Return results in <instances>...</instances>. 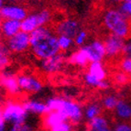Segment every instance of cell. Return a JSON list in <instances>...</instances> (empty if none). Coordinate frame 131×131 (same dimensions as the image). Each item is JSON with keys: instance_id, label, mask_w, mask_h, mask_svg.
I'll list each match as a JSON object with an SVG mask.
<instances>
[{"instance_id": "6da1fadb", "label": "cell", "mask_w": 131, "mask_h": 131, "mask_svg": "<svg viewBox=\"0 0 131 131\" xmlns=\"http://www.w3.org/2000/svg\"><path fill=\"white\" fill-rule=\"evenodd\" d=\"M30 46L39 59H48L58 54L61 50L59 40L47 27H39L31 32Z\"/></svg>"}, {"instance_id": "7a4b0ae2", "label": "cell", "mask_w": 131, "mask_h": 131, "mask_svg": "<svg viewBox=\"0 0 131 131\" xmlns=\"http://www.w3.org/2000/svg\"><path fill=\"white\" fill-rule=\"evenodd\" d=\"M105 24L112 33L123 38H131V16L122 11L109 10L105 16Z\"/></svg>"}, {"instance_id": "3957f363", "label": "cell", "mask_w": 131, "mask_h": 131, "mask_svg": "<svg viewBox=\"0 0 131 131\" xmlns=\"http://www.w3.org/2000/svg\"><path fill=\"white\" fill-rule=\"evenodd\" d=\"M48 107L51 110L59 111L67 119H71L73 122H78L82 117L81 108L77 104L64 99H50L47 104Z\"/></svg>"}, {"instance_id": "277c9868", "label": "cell", "mask_w": 131, "mask_h": 131, "mask_svg": "<svg viewBox=\"0 0 131 131\" xmlns=\"http://www.w3.org/2000/svg\"><path fill=\"white\" fill-rule=\"evenodd\" d=\"M104 45L105 49V54L110 58L122 59V57L125 55L124 49L126 45L124 43V39L114 33H111L106 38Z\"/></svg>"}, {"instance_id": "5b68a950", "label": "cell", "mask_w": 131, "mask_h": 131, "mask_svg": "<svg viewBox=\"0 0 131 131\" xmlns=\"http://www.w3.org/2000/svg\"><path fill=\"white\" fill-rule=\"evenodd\" d=\"M27 116V110L24 108L23 105L13 103H7L3 111V116L5 121H12L14 124H22L24 123Z\"/></svg>"}, {"instance_id": "8992f818", "label": "cell", "mask_w": 131, "mask_h": 131, "mask_svg": "<svg viewBox=\"0 0 131 131\" xmlns=\"http://www.w3.org/2000/svg\"><path fill=\"white\" fill-rule=\"evenodd\" d=\"M50 14L49 11L43 10L36 15L29 16L21 22V30L24 32L29 33L37 29L38 28L41 27L50 19Z\"/></svg>"}, {"instance_id": "52a82bcc", "label": "cell", "mask_w": 131, "mask_h": 131, "mask_svg": "<svg viewBox=\"0 0 131 131\" xmlns=\"http://www.w3.org/2000/svg\"><path fill=\"white\" fill-rule=\"evenodd\" d=\"M30 46V36L27 32L19 31L8 39V49L13 52H21Z\"/></svg>"}, {"instance_id": "ba28073f", "label": "cell", "mask_w": 131, "mask_h": 131, "mask_svg": "<svg viewBox=\"0 0 131 131\" xmlns=\"http://www.w3.org/2000/svg\"><path fill=\"white\" fill-rule=\"evenodd\" d=\"M18 85L22 90L29 93H37L42 88V83L36 77L28 74H20L18 76Z\"/></svg>"}, {"instance_id": "9c48e42d", "label": "cell", "mask_w": 131, "mask_h": 131, "mask_svg": "<svg viewBox=\"0 0 131 131\" xmlns=\"http://www.w3.org/2000/svg\"><path fill=\"white\" fill-rule=\"evenodd\" d=\"M28 11L21 7L10 6V7H3L0 8V17L4 19H15L23 20L26 18Z\"/></svg>"}, {"instance_id": "30bf717a", "label": "cell", "mask_w": 131, "mask_h": 131, "mask_svg": "<svg viewBox=\"0 0 131 131\" xmlns=\"http://www.w3.org/2000/svg\"><path fill=\"white\" fill-rule=\"evenodd\" d=\"M0 84L7 89V93L11 95H16L19 93L18 77L12 73L0 72Z\"/></svg>"}, {"instance_id": "8fae6325", "label": "cell", "mask_w": 131, "mask_h": 131, "mask_svg": "<svg viewBox=\"0 0 131 131\" xmlns=\"http://www.w3.org/2000/svg\"><path fill=\"white\" fill-rule=\"evenodd\" d=\"M66 120H67V118L61 113L56 111V110H51L50 112L42 114V126L48 131L54 126Z\"/></svg>"}, {"instance_id": "7c38bea8", "label": "cell", "mask_w": 131, "mask_h": 131, "mask_svg": "<svg viewBox=\"0 0 131 131\" xmlns=\"http://www.w3.org/2000/svg\"><path fill=\"white\" fill-rule=\"evenodd\" d=\"M79 27L74 20H65L58 24L56 27V32L59 36H65L68 38H74L78 33Z\"/></svg>"}, {"instance_id": "4fadbf2b", "label": "cell", "mask_w": 131, "mask_h": 131, "mask_svg": "<svg viewBox=\"0 0 131 131\" xmlns=\"http://www.w3.org/2000/svg\"><path fill=\"white\" fill-rule=\"evenodd\" d=\"M85 50L89 57V61H100L105 55V49L103 42L101 41H94L92 44L84 47Z\"/></svg>"}, {"instance_id": "5bb4252c", "label": "cell", "mask_w": 131, "mask_h": 131, "mask_svg": "<svg viewBox=\"0 0 131 131\" xmlns=\"http://www.w3.org/2000/svg\"><path fill=\"white\" fill-rule=\"evenodd\" d=\"M1 29L5 37L9 39L19 32V29H21V22L15 19H4Z\"/></svg>"}, {"instance_id": "9a60e30c", "label": "cell", "mask_w": 131, "mask_h": 131, "mask_svg": "<svg viewBox=\"0 0 131 131\" xmlns=\"http://www.w3.org/2000/svg\"><path fill=\"white\" fill-rule=\"evenodd\" d=\"M63 61H64L63 56L58 53V54L50 57V58L44 60L43 63H42V67L47 72H57L61 67V65L63 63Z\"/></svg>"}, {"instance_id": "2e32d148", "label": "cell", "mask_w": 131, "mask_h": 131, "mask_svg": "<svg viewBox=\"0 0 131 131\" xmlns=\"http://www.w3.org/2000/svg\"><path fill=\"white\" fill-rule=\"evenodd\" d=\"M89 57L84 48L74 52L69 58V62L77 65H86L89 62Z\"/></svg>"}, {"instance_id": "e0dca14e", "label": "cell", "mask_w": 131, "mask_h": 131, "mask_svg": "<svg viewBox=\"0 0 131 131\" xmlns=\"http://www.w3.org/2000/svg\"><path fill=\"white\" fill-rule=\"evenodd\" d=\"M106 127H108L106 120L101 116H95L92 118L86 124V131H99Z\"/></svg>"}, {"instance_id": "ac0fdd59", "label": "cell", "mask_w": 131, "mask_h": 131, "mask_svg": "<svg viewBox=\"0 0 131 131\" xmlns=\"http://www.w3.org/2000/svg\"><path fill=\"white\" fill-rule=\"evenodd\" d=\"M89 74L94 76L98 81H104L105 78V72L104 70L103 65L100 63V61H94L91 63L89 67Z\"/></svg>"}, {"instance_id": "d6986e66", "label": "cell", "mask_w": 131, "mask_h": 131, "mask_svg": "<svg viewBox=\"0 0 131 131\" xmlns=\"http://www.w3.org/2000/svg\"><path fill=\"white\" fill-rule=\"evenodd\" d=\"M23 106L27 111L33 112V113L44 114L50 111L48 105L39 103V102H27V103L23 104Z\"/></svg>"}, {"instance_id": "ffe728a7", "label": "cell", "mask_w": 131, "mask_h": 131, "mask_svg": "<svg viewBox=\"0 0 131 131\" xmlns=\"http://www.w3.org/2000/svg\"><path fill=\"white\" fill-rule=\"evenodd\" d=\"M10 63L9 57V49L4 44V42L0 41V72L4 70Z\"/></svg>"}, {"instance_id": "44dd1931", "label": "cell", "mask_w": 131, "mask_h": 131, "mask_svg": "<svg viewBox=\"0 0 131 131\" xmlns=\"http://www.w3.org/2000/svg\"><path fill=\"white\" fill-rule=\"evenodd\" d=\"M116 112L118 116L122 118H130L131 117V107L125 102H118L116 105Z\"/></svg>"}, {"instance_id": "7402d4cb", "label": "cell", "mask_w": 131, "mask_h": 131, "mask_svg": "<svg viewBox=\"0 0 131 131\" xmlns=\"http://www.w3.org/2000/svg\"><path fill=\"white\" fill-rule=\"evenodd\" d=\"M113 81L114 83L118 85H124L131 81V77L128 76L127 73L123 72L122 71H119V72H116L114 73Z\"/></svg>"}, {"instance_id": "603a6c76", "label": "cell", "mask_w": 131, "mask_h": 131, "mask_svg": "<svg viewBox=\"0 0 131 131\" xmlns=\"http://www.w3.org/2000/svg\"><path fill=\"white\" fill-rule=\"evenodd\" d=\"M117 68L131 77V57L122 58V59L119 60Z\"/></svg>"}, {"instance_id": "cb8c5ba5", "label": "cell", "mask_w": 131, "mask_h": 131, "mask_svg": "<svg viewBox=\"0 0 131 131\" xmlns=\"http://www.w3.org/2000/svg\"><path fill=\"white\" fill-rule=\"evenodd\" d=\"M118 102H119V101H118L116 97H114V96H108V97H106V98L105 99V101H104V105L105 106L106 109L111 110V109H114V108H116Z\"/></svg>"}, {"instance_id": "d4e9b609", "label": "cell", "mask_w": 131, "mask_h": 131, "mask_svg": "<svg viewBox=\"0 0 131 131\" xmlns=\"http://www.w3.org/2000/svg\"><path fill=\"white\" fill-rule=\"evenodd\" d=\"M58 40H59L60 48H61V50H65L66 49L69 48L71 43H72V39L65 37V36H60Z\"/></svg>"}, {"instance_id": "484cf974", "label": "cell", "mask_w": 131, "mask_h": 131, "mask_svg": "<svg viewBox=\"0 0 131 131\" xmlns=\"http://www.w3.org/2000/svg\"><path fill=\"white\" fill-rule=\"evenodd\" d=\"M100 113V108L96 105H93L90 107H88V109L86 110V116L88 118L92 119V118L97 116V115Z\"/></svg>"}, {"instance_id": "4316f807", "label": "cell", "mask_w": 131, "mask_h": 131, "mask_svg": "<svg viewBox=\"0 0 131 131\" xmlns=\"http://www.w3.org/2000/svg\"><path fill=\"white\" fill-rule=\"evenodd\" d=\"M70 130H71V125L66 122V121H64V122L60 123V124L51 127L49 131H70Z\"/></svg>"}, {"instance_id": "83f0119b", "label": "cell", "mask_w": 131, "mask_h": 131, "mask_svg": "<svg viewBox=\"0 0 131 131\" xmlns=\"http://www.w3.org/2000/svg\"><path fill=\"white\" fill-rule=\"evenodd\" d=\"M11 131H32L28 126L25 125L24 123L22 124H14V127H12Z\"/></svg>"}, {"instance_id": "f1b7e54d", "label": "cell", "mask_w": 131, "mask_h": 131, "mask_svg": "<svg viewBox=\"0 0 131 131\" xmlns=\"http://www.w3.org/2000/svg\"><path fill=\"white\" fill-rule=\"evenodd\" d=\"M85 38H86V33H85L84 31H82V32L79 33L78 36H77V39H76L77 45H81V44H83V41H84Z\"/></svg>"}, {"instance_id": "f546056e", "label": "cell", "mask_w": 131, "mask_h": 131, "mask_svg": "<svg viewBox=\"0 0 131 131\" xmlns=\"http://www.w3.org/2000/svg\"><path fill=\"white\" fill-rule=\"evenodd\" d=\"M115 131H131V127L127 126V124H120L116 126Z\"/></svg>"}, {"instance_id": "4dcf8cb0", "label": "cell", "mask_w": 131, "mask_h": 131, "mask_svg": "<svg viewBox=\"0 0 131 131\" xmlns=\"http://www.w3.org/2000/svg\"><path fill=\"white\" fill-rule=\"evenodd\" d=\"M122 10L123 12L127 14H129L131 16V3L129 2H126L122 5Z\"/></svg>"}, {"instance_id": "1f68e13d", "label": "cell", "mask_w": 131, "mask_h": 131, "mask_svg": "<svg viewBox=\"0 0 131 131\" xmlns=\"http://www.w3.org/2000/svg\"><path fill=\"white\" fill-rule=\"evenodd\" d=\"M124 54L125 55H129V57H131V42L128 44H127V45L125 46Z\"/></svg>"}, {"instance_id": "d6a6232c", "label": "cell", "mask_w": 131, "mask_h": 131, "mask_svg": "<svg viewBox=\"0 0 131 131\" xmlns=\"http://www.w3.org/2000/svg\"><path fill=\"white\" fill-rule=\"evenodd\" d=\"M4 122H5V119H4V116H3V111L0 108V124Z\"/></svg>"}, {"instance_id": "836d02e7", "label": "cell", "mask_w": 131, "mask_h": 131, "mask_svg": "<svg viewBox=\"0 0 131 131\" xmlns=\"http://www.w3.org/2000/svg\"><path fill=\"white\" fill-rule=\"evenodd\" d=\"M4 127H5V122L4 123H1V124H0V131L4 130Z\"/></svg>"}, {"instance_id": "e575fe53", "label": "cell", "mask_w": 131, "mask_h": 131, "mask_svg": "<svg viewBox=\"0 0 131 131\" xmlns=\"http://www.w3.org/2000/svg\"><path fill=\"white\" fill-rule=\"evenodd\" d=\"M99 131H111L110 130L108 127H106V128H104V129H101V130H99Z\"/></svg>"}, {"instance_id": "d590c367", "label": "cell", "mask_w": 131, "mask_h": 131, "mask_svg": "<svg viewBox=\"0 0 131 131\" xmlns=\"http://www.w3.org/2000/svg\"><path fill=\"white\" fill-rule=\"evenodd\" d=\"M2 3H3V0H0V8L2 7Z\"/></svg>"}, {"instance_id": "8d00e7d4", "label": "cell", "mask_w": 131, "mask_h": 131, "mask_svg": "<svg viewBox=\"0 0 131 131\" xmlns=\"http://www.w3.org/2000/svg\"><path fill=\"white\" fill-rule=\"evenodd\" d=\"M10 1H16V2H18V1H23V0H10Z\"/></svg>"}, {"instance_id": "74e56055", "label": "cell", "mask_w": 131, "mask_h": 131, "mask_svg": "<svg viewBox=\"0 0 131 131\" xmlns=\"http://www.w3.org/2000/svg\"><path fill=\"white\" fill-rule=\"evenodd\" d=\"M1 25H2V20H1V17H0V27H1Z\"/></svg>"}, {"instance_id": "f35d334b", "label": "cell", "mask_w": 131, "mask_h": 131, "mask_svg": "<svg viewBox=\"0 0 131 131\" xmlns=\"http://www.w3.org/2000/svg\"><path fill=\"white\" fill-rule=\"evenodd\" d=\"M126 2H129V3H131V0H125Z\"/></svg>"}, {"instance_id": "ab89813d", "label": "cell", "mask_w": 131, "mask_h": 131, "mask_svg": "<svg viewBox=\"0 0 131 131\" xmlns=\"http://www.w3.org/2000/svg\"><path fill=\"white\" fill-rule=\"evenodd\" d=\"M115 1H118V0H115Z\"/></svg>"}]
</instances>
